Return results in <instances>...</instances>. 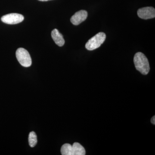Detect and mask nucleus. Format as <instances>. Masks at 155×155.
Returning a JSON list of instances; mask_svg holds the SVG:
<instances>
[{"instance_id":"3","label":"nucleus","mask_w":155,"mask_h":155,"mask_svg":"<svg viewBox=\"0 0 155 155\" xmlns=\"http://www.w3.org/2000/svg\"><path fill=\"white\" fill-rule=\"evenodd\" d=\"M106 38L105 34L100 32L89 40L85 45V48L89 51L96 49L104 43Z\"/></svg>"},{"instance_id":"8","label":"nucleus","mask_w":155,"mask_h":155,"mask_svg":"<svg viewBox=\"0 0 155 155\" xmlns=\"http://www.w3.org/2000/svg\"><path fill=\"white\" fill-rule=\"evenodd\" d=\"M51 37L56 45L60 47L64 45L65 40L63 35L60 33L58 29L55 28L52 31Z\"/></svg>"},{"instance_id":"11","label":"nucleus","mask_w":155,"mask_h":155,"mask_svg":"<svg viewBox=\"0 0 155 155\" xmlns=\"http://www.w3.org/2000/svg\"><path fill=\"white\" fill-rule=\"evenodd\" d=\"M39 1H41V2H47V1H51V0H38Z\"/></svg>"},{"instance_id":"6","label":"nucleus","mask_w":155,"mask_h":155,"mask_svg":"<svg viewBox=\"0 0 155 155\" xmlns=\"http://www.w3.org/2000/svg\"><path fill=\"white\" fill-rule=\"evenodd\" d=\"M137 15L142 19H152L155 17V9L153 7H145L139 9Z\"/></svg>"},{"instance_id":"2","label":"nucleus","mask_w":155,"mask_h":155,"mask_svg":"<svg viewBox=\"0 0 155 155\" xmlns=\"http://www.w3.org/2000/svg\"><path fill=\"white\" fill-rule=\"evenodd\" d=\"M61 154L63 155H85V150L78 143L75 142L72 146L69 143H65L61 148Z\"/></svg>"},{"instance_id":"1","label":"nucleus","mask_w":155,"mask_h":155,"mask_svg":"<svg viewBox=\"0 0 155 155\" xmlns=\"http://www.w3.org/2000/svg\"><path fill=\"white\" fill-rule=\"evenodd\" d=\"M136 69L143 75H147L149 72L150 67L147 58L144 54L137 52L134 58Z\"/></svg>"},{"instance_id":"9","label":"nucleus","mask_w":155,"mask_h":155,"mask_svg":"<svg viewBox=\"0 0 155 155\" xmlns=\"http://www.w3.org/2000/svg\"><path fill=\"white\" fill-rule=\"evenodd\" d=\"M28 143L31 147H33L37 143V137L35 132L31 131L28 136Z\"/></svg>"},{"instance_id":"5","label":"nucleus","mask_w":155,"mask_h":155,"mask_svg":"<svg viewBox=\"0 0 155 155\" xmlns=\"http://www.w3.org/2000/svg\"><path fill=\"white\" fill-rule=\"evenodd\" d=\"M24 19V17L22 15L16 13L7 14L1 18V20L4 23L11 25L20 23Z\"/></svg>"},{"instance_id":"10","label":"nucleus","mask_w":155,"mask_h":155,"mask_svg":"<svg viewBox=\"0 0 155 155\" xmlns=\"http://www.w3.org/2000/svg\"><path fill=\"white\" fill-rule=\"evenodd\" d=\"M151 122L154 125H155V116H153L152 118L151 119Z\"/></svg>"},{"instance_id":"4","label":"nucleus","mask_w":155,"mask_h":155,"mask_svg":"<svg viewBox=\"0 0 155 155\" xmlns=\"http://www.w3.org/2000/svg\"><path fill=\"white\" fill-rule=\"evenodd\" d=\"M16 57L19 64L25 67H30L31 65V59L27 50L23 48H19L16 53Z\"/></svg>"},{"instance_id":"7","label":"nucleus","mask_w":155,"mask_h":155,"mask_svg":"<svg viewBox=\"0 0 155 155\" xmlns=\"http://www.w3.org/2000/svg\"><path fill=\"white\" fill-rule=\"evenodd\" d=\"M87 12L84 10L78 11L71 17L70 21L73 25H78L86 20L87 17Z\"/></svg>"}]
</instances>
